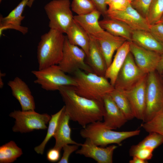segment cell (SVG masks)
I'll list each match as a JSON object with an SVG mask.
<instances>
[{
    "label": "cell",
    "mask_w": 163,
    "mask_h": 163,
    "mask_svg": "<svg viewBox=\"0 0 163 163\" xmlns=\"http://www.w3.org/2000/svg\"><path fill=\"white\" fill-rule=\"evenodd\" d=\"M58 91L70 120L77 122L83 128L90 123L102 120L105 113L103 101L81 96L76 93L73 86H62Z\"/></svg>",
    "instance_id": "obj_1"
},
{
    "label": "cell",
    "mask_w": 163,
    "mask_h": 163,
    "mask_svg": "<svg viewBox=\"0 0 163 163\" xmlns=\"http://www.w3.org/2000/svg\"><path fill=\"white\" fill-rule=\"evenodd\" d=\"M76 85L73 86L76 93L82 97L103 101L104 96L114 89L107 79L93 72L78 69L73 73Z\"/></svg>",
    "instance_id": "obj_2"
},
{
    "label": "cell",
    "mask_w": 163,
    "mask_h": 163,
    "mask_svg": "<svg viewBox=\"0 0 163 163\" xmlns=\"http://www.w3.org/2000/svg\"><path fill=\"white\" fill-rule=\"evenodd\" d=\"M65 38L63 33L52 29L41 36L37 52L39 70L59 64L62 56Z\"/></svg>",
    "instance_id": "obj_3"
},
{
    "label": "cell",
    "mask_w": 163,
    "mask_h": 163,
    "mask_svg": "<svg viewBox=\"0 0 163 163\" xmlns=\"http://www.w3.org/2000/svg\"><path fill=\"white\" fill-rule=\"evenodd\" d=\"M140 130L116 131L106 127L103 122L98 121L90 123L81 130L80 134L84 138L90 139L95 145L105 147L116 144L120 145L126 139L138 136Z\"/></svg>",
    "instance_id": "obj_4"
},
{
    "label": "cell",
    "mask_w": 163,
    "mask_h": 163,
    "mask_svg": "<svg viewBox=\"0 0 163 163\" xmlns=\"http://www.w3.org/2000/svg\"><path fill=\"white\" fill-rule=\"evenodd\" d=\"M32 73L36 78L34 83L46 91L58 90L65 86H75L76 82L73 77L66 74L58 65L51 66L42 69L33 70Z\"/></svg>",
    "instance_id": "obj_5"
},
{
    "label": "cell",
    "mask_w": 163,
    "mask_h": 163,
    "mask_svg": "<svg viewBox=\"0 0 163 163\" xmlns=\"http://www.w3.org/2000/svg\"><path fill=\"white\" fill-rule=\"evenodd\" d=\"M69 0H53L45 5L50 29L66 33L74 20Z\"/></svg>",
    "instance_id": "obj_6"
},
{
    "label": "cell",
    "mask_w": 163,
    "mask_h": 163,
    "mask_svg": "<svg viewBox=\"0 0 163 163\" xmlns=\"http://www.w3.org/2000/svg\"><path fill=\"white\" fill-rule=\"evenodd\" d=\"M146 96L143 122L149 121L163 111V85L155 71L147 75Z\"/></svg>",
    "instance_id": "obj_7"
},
{
    "label": "cell",
    "mask_w": 163,
    "mask_h": 163,
    "mask_svg": "<svg viewBox=\"0 0 163 163\" xmlns=\"http://www.w3.org/2000/svg\"><path fill=\"white\" fill-rule=\"evenodd\" d=\"M15 119L12 130L15 132L27 133L34 130L46 129V124L51 116L47 113L40 114L34 111L14 110L9 114Z\"/></svg>",
    "instance_id": "obj_8"
},
{
    "label": "cell",
    "mask_w": 163,
    "mask_h": 163,
    "mask_svg": "<svg viewBox=\"0 0 163 163\" xmlns=\"http://www.w3.org/2000/svg\"><path fill=\"white\" fill-rule=\"evenodd\" d=\"M86 57L85 51L78 46L71 43L65 36L62 57L58 64L61 70L69 74H73L78 69L86 72H93L85 62Z\"/></svg>",
    "instance_id": "obj_9"
},
{
    "label": "cell",
    "mask_w": 163,
    "mask_h": 163,
    "mask_svg": "<svg viewBox=\"0 0 163 163\" xmlns=\"http://www.w3.org/2000/svg\"><path fill=\"white\" fill-rule=\"evenodd\" d=\"M147 75L138 67L130 52L119 72L114 87L124 90H127Z\"/></svg>",
    "instance_id": "obj_10"
},
{
    "label": "cell",
    "mask_w": 163,
    "mask_h": 163,
    "mask_svg": "<svg viewBox=\"0 0 163 163\" xmlns=\"http://www.w3.org/2000/svg\"><path fill=\"white\" fill-rule=\"evenodd\" d=\"M147 75L130 88L124 90L136 118L143 121L146 109Z\"/></svg>",
    "instance_id": "obj_11"
},
{
    "label": "cell",
    "mask_w": 163,
    "mask_h": 163,
    "mask_svg": "<svg viewBox=\"0 0 163 163\" xmlns=\"http://www.w3.org/2000/svg\"><path fill=\"white\" fill-rule=\"evenodd\" d=\"M106 18L121 21L133 30L149 31L150 25L147 20L134 8L131 4L123 10L107 11Z\"/></svg>",
    "instance_id": "obj_12"
},
{
    "label": "cell",
    "mask_w": 163,
    "mask_h": 163,
    "mask_svg": "<svg viewBox=\"0 0 163 163\" xmlns=\"http://www.w3.org/2000/svg\"><path fill=\"white\" fill-rule=\"evenodd\" d=\"M130 52L140 69L146 74L155 72L160 60L161 55L144 48L130 42Z\"/></svg>",
    "instance_id": "obj_13"
},
{
    "label": "cell",
    "mask_w": 163,
    "mask_h": 163,
    "mask_svg": "<svg viewBox=\"0 0 163 163\" xmlns=\"http://www.w3.org/2000/svg\"><path fill=\"white\" fill-rule=\"evenodd\" d=\"M81 146V148L76 151V154L92 158L98 163H112L113 152L117 147L114 145L99 147L88 139H86Z\"/></svg>",
    "instance_id": "obj_14"
},
{
    "label": "cell",
    "mask_w": 163,
    "mask_h": 163,
    "mask_svg": "<svg viewBox=\"0 0 163 163\" xmlns=\"http://www.w3.org/2000/svg\"><path fill=\"white\" fill-rule=\"evenodd\" d=\"M91 36L98 44L107 68L112 62L113 56L115 51L127 41L124 38L114 36L104 30Z\"/></svg>",
    "instance_id": "obj_15"
},
{
    "label": "cell",
    "mask_w": 163,
    "mask_h": 163,
    "mask_svg": "<svg viewBox=\"0 0 163 163\" xmlns=\"http://www.w3.org/2000/svg\"><path fill=\"white\" fill-rule=\"evenodd\" d=\"M103 101L105 109L103 122L105 126L113 130L124 125L128 120L109 94L104 96Z\"/></svg>",
    "instance_id": "obj_16"
},
{
    "label": "cell",
    "mask_w": 163,
    "mask_h": 163,
    "mask_svg": "<svg viewBox=\"0 0 163 163\" xmlns=\"http://www.w3.org/2000/svg\"><path fill=\"white\" fill-rule=\"evenodd\" d=\"M8 85L11 90L13 96L18 101L22 110H34L35 104L34 98L27 84L18 77L8 82Z\"/></svg>",
    "instance_id": "obj_17"
},
{
    "label": "cell",
    "mask_w": 163,
    "mask_h": 163,
    "mask_svg": "<svg viewBox=\"0 0 163 163\" xmlns=\"http://www.w3.org/2000/svg\"><path fill=\"white\" fill-rule=\"evenodd\" d=\"M69 117L65 110V108L59 119L57 126L53 137L56 142L54 148L60 150L66 144H81L73 141L71 138V129L69 125Z\"/></svg>",
    "instance_id": "obj_18"
},
{
    "label": "cell",
    "mask_w": 163,
    "mask_h": 163,
    "mask_svg": "<svg viewBox=\"0 0 163 163\" xmlns=\"http://www.w3.org/2000/svg\"><path fill=\"white\" fill-rule=\"evenodd\" d=\"M90 43L88 55L86 57V63L93 73L99 76H104L107 66L98 44L89 35Z\"/></svg>",
    "instance_id": "obj_19"
},
{
    "label": "cell",
    "mask_w": 163,
    "mask_h": 163,
    "mask_svg": "<svg viewBox=\"0 0 163 163\" xmlns=\"http://www.w3.org/2000/svg\"><path fill=\"white\" fill-rule=\"evenodd\" d=\"M130 42L126 41L117 50L112 62L107 68L105 77L114 86L119 72L130 52Z\"/></svg>",
    "instance_id": "obj_20"
},
{
    "label": "cell",
    "mask_w": 163,
    "mask_h": 163,
    "mask_svg": "<svg viewBox=\"0 0 163 163\" xmlns=\"http://www.w3.org/2000/svg\"><path fill=\"white\" fill-rule=\"evenodd\" d=\"M66 34L69 42L80 47L85 52L86 57L88 56L90 43L89 35L74 20Z\"/></svg>",
    "instance_id": "obj_21"
},
{
    "label": "cell",
    "mask_w": 163,
    "mask_h": 163,
    "mask_svg": "<svg viewBox=\"0 0 163 163\" xmlns=\"http://www.w3.org/2000/svg\"><path fill=\"white\" fill-rule=\"evenodd\" d=\"M132 42L145 49L163 54V43L157 40L150 31L134 30Z\"/></svg>",
    "instance_id": "obj_22"
},
{
    "label": "cell",
    "mask_w": 163,
    "mask_h": 163,
    "mask_svg": "<svg viewBox=\"0 0 163 163\" xmlns=\"http://www.w3.org/2000/svg\"><path fill=\"white\" fill-rule=\"evenodd\" d=\"M101 27L111 34L132 41L133 30L124 23L118 20L106 18L99 21Z\"/></svg>",
    "instance_id": "obj_23"
},
{
    "label": "cell",
    "mask_w": 163,
    "mask_h": 163,
    "mask_svg": "<svg viewBox=\"0 0 163 163\" xmlns=\"http://www.w3.org/2000/svg\"><path fill=\"white\" fill-rule=\"evenodd\" d=\"M101 13L96 9L85 14L74 16V20L89 35H92L104 30L99 24Z\"/></svg>",
    "instance_id": "obj_24"
},
{
    "label": "cell",
    "mask_w": 163,
    "mask_h": 163,
    "mask_svg": "<svg viewBox=\"0 0 163 163\" xmlns=\"http://www.w3.org/2000/svg\"><path fill=\"white\" fill-rule=\"evenodd\" d=\"M109 94L128 120L135 118L129 102L123 90L114 88Z\"/></svg>",
    "instance_id": "obj_25"
},
{
    "label": "cell",
    "mask_w": 163,
    "mask_h": 163,
    "mask_svg": "<svg viewBox=\"0 0 163 163\" xmlns=\"http://www.w3.org/2000/svg\"><path fill=\"white\" fill-rule=\"evenodd\" d=\"M22 154V149L11 141L0 147V163L13 162Z\"/></svg>",
    "instance_id": "obj_26"
},
{
    "label": "cell",
    "mask_w": 163,
    "mask_h": 163,
    "mask_svg": "<svg viewBox=\"0 0 163 163\" xmlns=\"http://www.w3.org/2000/svg\"><path fill=\"white\" fill-rule=\"evenodd\" d=\"M163 143V136L154 132L149 133L142 141L137 145L131 146L129 150V155L140 148H148L154 150Z\"/></svg>",
    "instance_id": "obj_27"
},
{
    "label": "cell",
    "mask_w": 163,
    "mask_h": 163,
    "mask_svg": "<svg viewBox=\"0 0 163 163\" xmlns=\"http://www.w3.org/2000/svg\"><path fill=\"white\" fill-rule=\"evenodd\" d=\"M29 1L22 0L6 16L4 17L1 15L0 24L21 25V21L25 17L22 15V14Z\"/></svg>",
    "instance_id": "obj_28"
},
{
    "label": "cell",
    "mask_w": 163,
    "mask_h": 163,
    "mask_svg": "<svg viewBox=\"0 0 163 163\" xmlns=\"http://www.w3.org/2000/svg\"><path fill=\"white\" fill-rule=\"evenodd\" d=\"M64 108V106L57 112L51 115V118L49 122L47 133L44 139L40 145L34 148L35 151L37 153L41 155L43 154L46 144L54 135L59 119Z\"/></svg>",
    "instance_id": "obj_29"
},
{
    "label": "cell",
    "mask_w": 163,
    "mask_h": 163,
    "mask_svg": "<svg viewBox=\"0 0 163 163\" xmlns=\"http://www.w3.org/2000/svg\"><path fill=\"white\" fill-rule=\"evenodd\" d=\"M163 15V0H153L150 5L147 20L150 25L159 22Z\"/></svg>",
    "instance_id": "obj_30"
},
{
    "label": "cell",
    "mask_w": 163,
    "mask_h": 163,
    "mask_svg": "<svg viewBox=\"0 0 163 163\" xmlns=\"http://www.w3.org/2000/svg\"><path fill=\"white\" fill-rule=\"evenodd\" d=\"M141 126L149 133L154 132L163 136V111L156 115L149 121L144 122Z\"/></svg>",
    "instance_id": "obj_31"
},
{
    "label": "cell",
    "mask_w": 163,
    "mask_h": 163,
    "mask_svg": "<svg viewBox=\"0 0 163 163\" xmlns=\"http://www.w3.org/2000/svg\"><path fill=\"white\" fill-rule=\"evenodd\" d=\"M71 7L72 11L78 15L87 14L97 9L91 0H73Z\"/></svg>",
    "instance_id": "obj_32"
},
{
    "label": "cell",
    "mask_w": 163,
    "mask_h": 163,
    "mask_svg": "<svg viewBox=\"0 0 163 163\" xmlns=\"http://www.w3.org/2000/svg\"><path fill=\"white\" fill-rule=\"evenodd\" d=\"M153 0H133L131 4L133 7L146 19L149 10Z\"/></svg>",
    "instance_id": "obj_33"
},
{
    "label": "cell",
    "mask_w": 163,
    "mask_h": 163,
    "mask_svg": "<svg viewBox=\"0 0 163 163\" xmlns=\"http://www.w3.org/2000/svg\"><path fill=\"white\" fill-rule=\"evenodd\" d=\"M79 145L76 144L69 145L66 144L62 147L63 152L61 159L58 161V163H68L70 155L73 152L77 151Z\"/></svg>",
    "instance_id": "obj_34"
},
{
    "label": "cell",
    "mask_w": 163,
    "mask_h": 163,
    "mask_svg": "<svg viewBox=\"0 0 163 163\" xmlns=\"http://www.w3.org/2000/svg\"><path fill=\"white\" fill-rule=\"evenodd\" d=\"M131 3L129 0H113L108 5L109 7L107 11L123 10Z\"/></svg>",
    "instance_id": "obj_35"
},
{
    "label": "cell",
    "mask_w": 163,
    "mask_h": 163,
    "mask_svg": "<svg viewBox=\"0 0 163 163\" xmlns=\"http://www.w3.org/2000/svg\"><path fill=\"white\" fill-rule=\"evenodd\" d=\"M154 149L148 148H140L133 153L130 156H136L144 160L148 161L151 159L153 156Z\"/></svg>",
    "instance_id": "obj_36"
},
{
    "label": "cell",
    "mask_w": 163,
    "mask_h": 163,
    "mask_svg": "<svg viewBox=\"0 0 163 163\" xmlns=\"http://www.w3.org/2000/svg\"><path fill=\"white\" fill-rule=\"evenodd\" d=\"M149 31L157 40L163 43V23L158 22L150 25Z\"/></svg>",
    "instance_id": "obj_37"
},
{
    "label": "cell",
    "mask_w": 163,
    "mask_h": 163,
    "mask_svg": "<svg viewBox=\"0 0 163 163\" xmlns=\"http://www.w3.org/2000/svg\"><path fill=\"white\" fill-rule=\"evenodd\" d=\"M8 29H13L19 31L23 34H25L28 32V28L22 26L21 25H17L12 24H0V36L2 35L3 30Z\"/></svg>",
    "instance_id": "obj_38"
},
{
    "label": "cell",
    "mask_w": 163,
    "mask_h": 163,
    "mask_svg": "<svg viewBox=\"0 0 163 163\" xmlns=\"http://www.w3.org/2000/svg\"><path fill=\"white\" fill-rule=\"evenodd\" d=\"M60 151L59 150L54 147L49 149L46 154L47 159L51 162L58 161L60 157Z\"/></svg>",
    "instance_id": "obj_39"
},
{
    "label": "cell",
    "mask_w": 163,
    "mask_h": 163,
    "mask_svg": "<svg viewBox=\"0 0 163 163\" xmlns=\"http://www.w3.org/2000/svg\"><path fill=\"white\" fill-rule=\"evenodd\" d=\"M94 4L96 9L104 17L106 18L107 9L106 0H91Z\"/></svg>",
    "instance_id": "obj_40"
},
{
    "label": "cell",
    "mask_w": 163,
    "mask_h": 163,
    "mask_svg": "<svg viewBox=\"0 0 163 163\" xmlns=\"http://www.w3.org/2000/svg\"><path fill=\"white\" fill-rule=\"evenodd\" d=\"M147 161L144 160L138 157L134 156L132 159L129 161L130 163H147Z\"/></svg>",
    "instance_id": "obj_41"
},
{
    "label": "cell",
    "mask_w": 163,
    "mask_h": 163,
    "mask_svg": "<svg viewBox=\"0 0 163 163\" xmlns=\"http://www.w3.org/2000/svg\"><path fill=\"white\" fill-rule=\"evenodd\" d=\"M156 70L161 74L163 71V54L161 55L160 60Z\"/></svg>",
    "instance_id": "obj_42"
},
{
    "label": "cell",
    "mask_w": 163,
    "mask_h": 163,
    "mask_svg": "<svg viewBox=\"0 0 163 163\" xmlns=\"http://www.w3.org/2000/svg\"><path fill=\"white\" fill-rule=\"evenodd\" d=\"M35 0H29L27 6L29 7L30 8L32 6Z\"/></svg>",
    "instance_id": "obj_43"
},
{
    "label": "cell",
    "mask_w": 163,
    "mask_h": 163,
    "mask_svg": "<svg viewBox=\"0 0 163 163\" xmlns=\"http://www.w3.org/2000/svg\"><path fill=\"white\" fill-rule=\"evenodd\" d=\"M2 77L0 76V88H2L4 86V82L2 80Z\"/></svg>",
    "instance_id": "obj_44"
},
{
    "label": "cell",
    "mask_w": 163,
    "mask_h": 163,
    "mask_svg": "<svg viewBox=\"0 0 163 163\" xmlns=\"http://www.w3.org/2000/svg\"><path fill=\"white\" fill-rule=\"evenodd\" d=\"M113 0H106V3L107 5H108Z\"/></svg>",
    "instance_id": "obj_45"
},
{
    "label": "cell",
    "mask_w": 163,
    "mask_h": 163,
    "mask_svg": "<svg viewBox=\"0 0 163 163\" xmlns=\"http://www.w3.org/2000/svg\"><path fill=\"white\" fill-rule=\"evenodd\" d=\"M159 22L163 23V15Z\"/></svg>",
    "instance_id": "obj_46"
},
{
    "label": "cell",
    "mask_w": 163,
    "mask_h": 163,
    "mask_svg": "<svg viewBox=\"0 0 163 163\" xmlns=\"http://www.w3.org/2000/svg\"><path fill=\"white\" fill-rule=\"evenodd\" d=\"M162 73V76H163V71L162 72L161 74Z\"/></svg>",
    "instance_id": "obj_47"
},
{
    "label": "cell",
    "mask_w": 163,
    "mask_h": 163,
    "mask_svg": "<svg viewBox=\"0 0 163 163\" xmlns=\"http://www.w3.org/2000/svg\"><path fill=\"white\" fill-rule=\"evenodd\" d=\"M129 0L130 1V2H132L133 0Z\"/></svg>",
    "instance_id": "obj_48"
},
{
    "label": "cell",
    "mask_w": 163,
    "mask_h": 163,
    "mask_svg": "<svg viewBox=\"0 0 163 163\" xmlns=\"http://www.w3.org/2000/svg\"><path fill=\"white\" fill-rule=\"evenodd\" d=\"M2 0H0V3L2 2Z\"/></svg>",
    "instance_id": "obj_49"
}]
</instances>
